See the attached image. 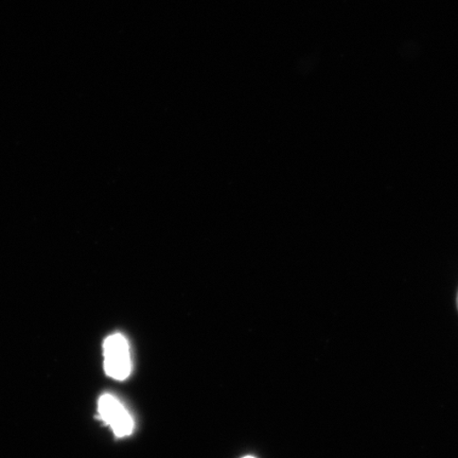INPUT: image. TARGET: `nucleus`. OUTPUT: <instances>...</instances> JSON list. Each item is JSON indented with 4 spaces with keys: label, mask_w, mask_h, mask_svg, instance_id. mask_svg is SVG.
Returning <instances> with one entry per match:
<instances>
[{
    "label": "nucleus",
    "mask_w": 458,
    "mask_h": 458,
    "mask_svg": "<svg viewBox=\"0 0 458 458\" xmlns=\"http://www.w3.org/2000/svg\"><path fill=\"white\" fill-rule=\"evenodd\" d=\"M243 458H255L253 456H246V457H243Z\"/></svg>",
    "instance_id": "nucleus-3"
},
{
    "label": "nucleus",
    "mask_w": 458,
    "mask_h": 458,
    "mask_svg": "<svg viewBox=\"0 0 458 458\" xmlns=\"http://www.w3.org/2000/svg\"><path fill=\"white\" fill-rule=\"evenodd\" d=\"M457 308H458V294H457Z\"/></svg>",
    "instance_id": "nucleus-4"
},
{
    "label": "nucleus",
    "mask_w": 458,
    "mask_h": 458,
    "mask_svg": "<svg viewBox=\"0 0 458 458\" xmlns=\"http://www.w3.org/2000/svg\"><path fill=\"white\" fill-rule=\"evenodd\" d=\"M98 410L101 420L112 428L117 437H128L133 432V418L113 394H103L99 400Z\"/></svg>",
    "instance_id": "nucleus-2"
},
{
    "label": "nucleus",
    "mask_w": 458,
    "mask_h": 458,
    "mask_svg": "<svg viewBox=\"0 0 458 458\" xmlns=\"http://www.w3.org/2000/svg\"><path fill=\"white\" fill-rule=\"evenodd\" d=\"M105 369L114 380L123 381L131 374V354L127 339L123 335L108 336L103 345Z\"/></svg>",
    "instance_id": "nucleus-1"
}]
</instances>
